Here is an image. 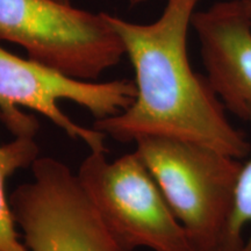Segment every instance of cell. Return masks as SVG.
I'll use <instances>...</instances> for the list:
<instances>
[{"instance_id": "6da1fadb", "label": "cell", "mask_w": 251, "mask_h": 251, "mask_svg": "<svg viewBox=\"0 0 251 251\" xmlns=\"http://www.w3.org/2000/svg\"><path fill=\"white\" fill-rule=\"evenodd\" d=\"M198 2L165 0L161 17L146 25L108 14L133 65L136 97L119 114L94 121V129L120 143L162 136L238 159L251 153V144L230 124L209 80L191 67L187 36Z\"/></svg>"}, {"instance_id": "7a4b0ae2", "label": "cell", "mask_w": 251, "mask_h": 251, "mask_svg": "<svg viewBox=\"0 0 251 251\" xmlns=\"http://www.w3.org/2000/svg\"><path fill=\"white\" fill-rule=\"evenodd\" d=\"M135 143L193 247L231 251L229 227L242 159L172 137L149 136Z\"/></svg>"}, {"instance_id": "3957f363", "label": "cell", "mask_w": 251, "mask_h": 251, "mask_svg": "<svg viewBox=\"0 0 251 251\" xmlns=\"http://www.w3.org/2000/svg\"><path fill=\"white\" fill-rule=\"evenodd\" d=\"M136 97L134 80L97 83L69 77L55 69L12 54L0 47V111L1 122L17 136H34L39 122L20 107L39 113L79 140L91 151L106 152V135L78 125L62 111L59 101L68 100L89 111L96 120L113 117L127 109Z\"/></svg>"}, {"instance_id": "277c9868", "label": "cell", "mask_w": 251, "mask_h": 251, "mask_svg": "<svg viewBox=\"0 0 251 251\" xmlns=\"http://www.w3.org/2000/svg\"><path fill=\"white\" fill-rule=\"evenodd\" d=\"M0 41L76 79L96 81L124 58L125 47L106 12L58 0H0Z\"/></svg>"}, {"instance_id": "5b68a950", "label": "cell", "mask_w": 251, "mask_h": 251, "mask_svg": "<svg viewBox=\"0 0 251 251\" xmlns=\"http://www.w3.org/2000/svg\"><path fill=\"white\" fill-rule=\"evenodd\" d=\"M105 153L91 151L77 176L119 241L130 251L196 250L136 151L112 162Z\"/></svg>"}, {"instance_id": "8992f818", "label": "cell", "mask_w": 251, "mask_h": 251, "mask_svg": "<svg viewBox=\"0 0 251 251\" xmlns=\"http://www.w3.org/2000/svg\"><path fill=\"white\" fill-rule=\"evenodd\" d=\"M33 179L9 199L29 251H130L103 221L77 174L58 159L39 157Z\"/></svg>"}, {"instance_id": "52a82bcc", "label": "cell", "mask_w": 251, "mask_h": 251, "mask_svg": "<svg viewBox=\"0 0 251 251\" xmlns=\"http://www.w3.org/2000/svg\"><path fill=\"white\" fill-rule=\"evenodd\" d=\"M191 26L213 90L227 111L251 124V27L240 0L196 11Z\"/></svg>"}, {"instance_id": "ba28073f", "label": "cell", "mask_w": 251, "mask_h": 251, "mask_svg": "<svg viewBox=\"0 0 251 251\" xmlns=\"http://www.w3.org/2000/svg\"><path fill=\"white\" fill-rule=\"evenodd\" d=\"M39 153L34 136H17L11 142L0 144V251H29L19 238L9 199L6 197V181L17 171L30 168Z\"/></svg>"}, {"instance_id": "9c48e42d", "label": "cell", "mask_w": 251, "mask_h": 251, "mask_svg": "<svg viewBox=\"0 0 251 251\" xmlns=\"http://www.w3.org/2000/svg\"><path fill=\"white\" fill-rule=\"evenodd\" d=\"M229 244L231 251H251V156L237 178Z\"/></svg>"}, {"instance_id": "30bf717a", "label": "cell", "mask_w": 251, "mask_h": 251, "mask_svg": "<svg viewBox=\"0 0 251 251\" xmlns=\"http://www.w3.org/2000/svg\"><path fill=\"white\" fill-rule=\"evenodd\" d=\"M241 5H242V8L244 11V14H246L248 23H249L251 27V0H240Z\"/></svg>"}, {"instance_id": "8fae6325", "label": "cell", "mask_w": 251, "mask_h": 251, "mask_svg": "<svg viewBox=\"0 0 251 251\" xmlns=\"http://www.w3.org/2000/svg\"><path fill=\"white\" fill-rule=\"evenodd\" d=\"M149 0H128L130 7H137V6H141L146 2H148Z\"/></svg>"}, {"instance_id": "7c38bea8", "label": "cell", "mask_w": 251, "mask_h": 251, "mask_svg": "<svg viewBox=\"0 0 251 251\" xmlns=\"http://www.w3.org/2000/svg\"><path fill=\"white\" fill-rule=\"evenodd\" d=\"M194 251H220V250H199V249H196Z\"/></svg>"}, {"instance_id": "4fadbf2b", "label": "cell", "mask_w": 251, "mask_h": 251, "mask_svg": "<svg viewBox=\"0 0 251 251\" xmlns=\"http://www.w3.org/2000/svg\"><path fill=\"white\" fill-rule=\"evenodd\" d=\"M58 1H62V2H70V0H58Z\"/></svg>"}]
</instances>
